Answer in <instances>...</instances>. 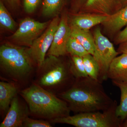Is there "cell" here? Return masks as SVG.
<instances>
[{
  "label": "cell",
  "mask_w": 127,
  "mask_h": 127,
  "mask_svg": "<svg viewBox=\"0 0 127 127\" xmlns=\"http://www.w3.org/2000/svg\"><path fill=\"white\" fill-rule=\"evenodd\" d=\"M102 84L89 76L76 79L69 89L57 96L75 114L105 111L114 100L106 93Z\"/></svg>",
  "instance_id": "6da1fadb"
},
{
  "label": "cell",
  "mask_w": 127,
  "mask_h": 127,
  "mask_svg": "<svg viewBox=\"0 0 127 127\" xmlns=\"http://www.w3.org/2000/svg\"><path fill=\"white\" fill-rule=\"evenodd\" d=\"M37 67L30 56L28 47L10 43L0 46L2 80L15 83L24 88L30 82H32Z\"/></svg>",
  "instance_id": "7a4b0ae2"
},
{
  "label": "cell",
  "mask_w": 127,
  "mask_h": 127,
  "mask_svg": "<svg viewBox=\"0 0 127 127\" xmlns=\"http://www.w3.org/2000/svg\"><path fill=\"white\" fill-rule=\"evenodd\" d=\"M27 103L30 116L50 121L70 116L67 103L34 83L23 89L19 93Z\"/></svg>",
  "instance_id": "3957f363"
},
{
  "label": "cell",
  "mask_w": 127,
  "mask_h": 127,
  "mask_svg": "<svg viewBox=\"0 0 127 127\" xmlns=\"http://www.w3.org/2000/svg\"><path fill=\"white\" fill-rule=\"evenodd\" d=\"M62 57L47 56L37 68L32 82L57 96L69 89L76 80L70 60L65 61Z\"/></svg>",
  "instance_id": "277c9868"
},
{
  "label": "cell",
  "mask_w": 127,
  "mask_h": 127,
  "mask_svg": "<svg viewBox=\"0 0 127 127\" xmlns=\"http://www.w3.org/2000/svg\"><path fill=\"white\" fill-rule=\"evenodd\" d=\"M117 106V103L114 100L112 105L105 111L75 114L73 116L56 119L50 122L76 127H121L122 122L116 114Z\"/></svg>",
  "instance_id": "5b68a950"
},
{
  "label": "cell",
  "mask_w": 127,
  "mask_h": 127,
  "mask_svg": "<svg viewBox=\"0 0 127 127\" xmlns=\"http://www.w3.org/2000/svg\"><path fill=\"white\" fill-rule=\"evenodd\" d=\"M95 50L93 55L100 68L98 81L102 83L108 78V72L113 60L119 54L116 51L113 43L103 35L100 28L94 32Z\"/></svg>",
  "instance_id": "8992f818"
},
{
  "label": "cell",
  "mask_w": 127,
  "mask_h": 127,
  "mask_svg": "<svg viewBox=\"0 0 127 127\" xmlns=\"http://www.w3.org/2000/svg\"><path fill=\"white\" fill-rule=\"evenodd\" d=\"M50 22H41L30 17L25 18L21 21L11 39L16 45L30 47L47 28Z\"/></svg>",
  "instance_id": "52a82bcc"
},
{
  "label": "cell",
  "mask_w": 127,
  "mask_h": 127,
  "mask_svg": "<svg viewBox=\"0 0 127 127\" xmlns=\"http://www.w3.org/2000/svg\"><path fill=\"white\" fill-rule=\"evenodd\" d=\"M60 20L58 16L53 18L43 33L34 41L30 47H28L30 56L37 67L41 65L45 59L52 44Z\"/></svg>",
  "instance_id": "ba28073f"
},
{
  "label": "cell",
  "mask_w": 127,
  "mask_h": 127,
  "mask_svg": "<svg viewBox=\"0 0 127 127\" xmlns=\"http://www.w3.org/2000/svg\"><path fill=\"white\" fill-rule=\"evenodd\" d=\"M71 36V26L68 22L67 15L63 14L61 18L52 44L47 55L60 57L67 55V45Z\"/></svg>",
  "instance_id": "9c48e42d"
},
{
  "label": "cell",
  "mask_w": 127,
  "mask_h": 127,
  "mask_svg": "<svg viewBox=\"0 0 127 127\" xmlns=\"http://www.w3.org/2000/svg\"><path fill=\"white\" fill-rule=\"evenodd\" d=\"M19 94L12 101L9 110L0 127H23L24 121L30 116L27 103L21 100Z\"/></svg>",
  "instance_id": "30bf717a"
},
{
  "label": "cell",
  "mask_w": 127,
  "mask_h": 127,
  "mask_svg": "<svg viewBox=\"0 0 127 127\" xmlns=\"http://www.w3.org/2000/svg\"><path fill=\"white\" fill-rule=\"evenodd\" d=\"M22 89L18 84L1 80L0 82V110L1 114L5 116L12 101Z\"/></svg>",
  "instance_id": "8fae6325"
},
{
  "label": "cell",
  "mask_w": 127,
  "mask_h": 127,
  "mask_svg": "<svg viewBox=\"0 0 127 127\" xmlns=\"http://www.w3.org/2000/svg\"><path fill=\"white\" fill-rule=\"evenodd\" d=\"M108 16L99 14L76 15L71 19L70 25L84 30L91 28L100 23H103L108 18Z\"/></svg>",
  "instance_id": "7c38bea8"
},
{
  "label": "cell",
  "mask_w": 127,
  "mask_h": 127,
  "mask_svg": "<svg viewBox=\"0 0 127 127\" xmlns=\"http://www.w3.org/2000/svg\"><path fill=\"white\" fill-rule=\"evenodd\" d=\"M107 76L112 81L127 82V54L122 53L113 60Z\"/></svg>",
  "instance_id": "4fadbf2b"
},
{
  "label": "cell",
  "mask_w": 127,
  "mask_h": 127,
  "mask_svg": "<svg viewBox=\"0 0 127 127\" xmlns=\"http://www.w3.org/2000/svg\"><path fill=\"white\" fill-rule=\"evenodd\" d=\"M107 30L111 32L120 31L127 25V5L115 13L108 16V18L102 23Z\"/></svg>",
  "instance_id": "5bb4252c"
},
{
  "label": "cell",
  "mask_w": 127,
  "mask_h": 127,
  "mask_svg": "<svg viewBox=\"0 0 127 127\" xmlns=\"http://www.w3.org/2000/svg\"><path fill=\"white\" fill-rule=\"evenodd\" d=\"M116 0H87L84 4L87 10L109 16L116 4Z\"/></svg>",
  "instance_id": "9a60e30c"
},
{
  "label": "cell",
  "mask_w": 127,
  "mask_h": 127,
  "mask_svg": "<svg viewBox=\"0 0 127 127\" xmlns=\"http://www.w3.org/2000/svg\"><path fill=\"white\" fill-rule=\"evenodd\" d=\"M71 35L76 38L89 54L93 55L95 50L94 37L89 30L79 29L71 26Z\"/></svg>",
  "instance_id": "2e32d148"
},
{
  "label": "cell",
  "mask_w": 127,
  "mask_h": 127,
  "mask_svg": "<svg viewBox=\"0 0 127 127\" xmlns=\"http://www.w3.org/2000/svg\"><path fill=\"white\" fill-rule=\"evenodd\" d=\"M112 82L121 92L120 104L117 107L116 114L122 123L127 117V82Z\"/></svg>",
  "instance_id": "e0dca14e"
},
{
  "label": "cell",
  "mask_w": 127,
  "mask_h": 127,
  "mask_svg": "<svg viewBox=\"0 0 127 127\" xmlns=\"http://www.w3.org/2000/svg\"><path fill=\"white\" fill-rule=\"evenodd\" d=\"M68 0H43L42 14L47 17L58 16Z\"/></svg>",
  "instance_id": "ac0fdd59"
},
{
  "label": "cell",
  "mask_w": 127,
  "mask_h": 127,
  "mask_svg": "<svg viewBox=\"0 0 127 127\" xmlns=\"http://www.w3.org/2000/svg\"><path fill=\"white\" fill-rule=\"evenodd\" d=\"M0 25L2 28L10 31H14L17 27L16 23L1 0L0 1Z\"/></svg>",
  "instance_id": "d6986e66"
},
{
  "label": "cell",
  "mask_w": 127,
  "mask_h": 127,
  "mask_svg": "<svg viewBox=\"0 0 127 127\" xmlns=\"http://www.w3.org/2000/svg\"><path fill=\"white\" fill-rule=\"evenodd\" d=\"M70 56L71 70L76 79L88 76L85 70L83 57Z\"/></svg>",
  "instance_id": "ffe728a7"
},
{
  "label": "cell",
  "mask_w": 127,
  "mask_h": 127,
  "mask_svg": "<svg viewBox=\"0 0 127 127\" xmlns=\"http://www.w3.org/2000/svg\"><path fill=\"white\" fill-rule=\"evenodd\" d=\"M83 59L85 70L88 76L98 80L100 68L93 55L89 53L83 57Z\"/></svg>",
  "instance_id": "44dd1931"
},
{
  "label": "cell",
  "mask_w": 127,
  "mask_h": 127,
  "mask_svg": "<svg viewBox=\"0 0 127 127\" xmlns=\"http://www.w3.org/2000/svg\"><path fill=\"white\" fill-rule=\"evenodd\" d=\"M67 51L69 55L82 57L89 54L79 41L71 35L67 42Z\"/></svg>",
  "instance_id": "7402d4cb"
},
{
  "label": "cell",
  "mask_w": 127,
  "mask_h": 127,
  "mask_svg": "<svg viewBox=\"0 0 127 127\" xmlns=\"http://www.w3.org/2000/svg\"><path fill=\"white\" fill-rule=\"evenodd\" d=\"M51 123L48 120L39 119L27 118L24 121L23 127H52Z\"/></svg>",
  "instance_id": "603a6c76"
},
{
  "label": "cell",
  "mask_w": 127,
  "mask_h": 127,
  "mask_svg": "<svg viewBox=\"0 0 127 127\" xmlns=\"http://www.w3.org/2000/svg\"><path fill=\"white\" fill-rule=\"evenodd\" d=\"M41 0H23V7L27 14L34 12L37 8Z\"/></svg>",
  "instance_id": "cb8c5ba5"
},
{
  "label": "cell",
  "mask_w": 127,
  "mask_h": 127,
  "mask_svg": "<svg viewBox=\"0 0 127 127\" xmlns=\"http://www.w3.org/2000/svg\"><path fill=\"white\" fill-rule=\"evenodd\" d=\"M127 40V26L124 30L119 33L116 38V42L117 44H120Z\"/></svg>",
  "instance_id": "d4e9b609"
},
{
  "label": "cell",
  "mask_w": 127,
  "mask_h": 127,
  "mask_svg": "<svg viewBox=\"0 0 127 127\" xmlns=\"http://www.w3.org/2000/svg\"><path fill=\"white\" fill-rule=\"evenodd\" d=\"M117 52L119 54H127V40L120 44Z\"/></svg>",
  "instance_id": "484cf974"
},
{
  "label": "cell",
  "mask_w": 127,
  "mask_h": 127,
  "mask_svg": "<svg viewBox=\"0 0 127 127\" xmlns=\"http://www.w3.org/2000/svg\"><path fill=\"white\" fill-rule=\"evenodd\" d=\"M10 6L12 7H16L19 6L20 0H3Z\"/></svg>",
  "instance_id": "4316f807"
},
{
  "label": "cell",
  "mask_w": 127,
  "mask_h": 127,
  "mask_svg": "<svg viewBox=\"0 0 127 127\" xmlns=\"http://www.w3.org/2000/svg\"><path fill=\"white\" fill-rule=\"evenodd\" d=\"M87 0H75V4L77 6L84 5Z\"/></svg>",
  "instance_id": "83f0119b"
},
{
  "label": "cell",
  "mask_w": 127,
  "mask_h": 127,
  "mask_svg": "<svg viewBox=\"0 0 127 127\" xmlns=\"http://www.w3.org/2000/svg\"><path fill=\"white\" fill-rule=\"evenodd\" d=\"M118 3L122 6V7L127 5V0H118Z\"/></svg>",
  "instance_id": "f1b7e54d"
},
{
  "label": "cell",
  "mask_w": 127,
  "mask_h": 127,
  "mask_svg": "<svg viewBox=\"0 0 127 127\" xmlns=\"http://www.w3.org/2000/svg\"><path fill=\"white\" fill-rule=\"evenodd\" d=\"M121 127H127V117L122 123Z\"/></svg>",
  "instance_id": "f546056e"
}]
</instances>
